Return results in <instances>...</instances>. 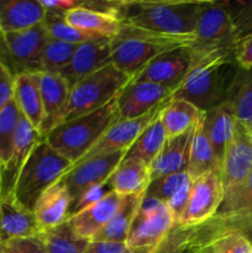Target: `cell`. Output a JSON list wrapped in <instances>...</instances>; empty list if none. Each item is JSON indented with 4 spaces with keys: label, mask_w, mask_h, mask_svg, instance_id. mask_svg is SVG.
<instances>
[{
    "label": "cell",
    "mask_w": 252,
    "mask_h": 253,
    "mask_svg": "<svg viewBox=\"0 0 252 253\" xmlns=\"http://www.w3.org/2000/svg\"><path fill=\"white\" fill-rule=\"evenodd\" d=\"M190 48V46H189ZM192 66L182 83L173 90V99H184L208 111L225 103L240 67L235 49L193 51Z\"/></svg>",
    "instance_id": "6da1fadb"
},
{
    "label": "cell",
    "mask_w": 252,
    "mask_h": 253,
    "mask_svg": "<svg viewBox=\"0 0 252 253\" xmlns=\"http://www.w3.org/2000/svg\"><path fill=\"white\" fill-rule=\"evenodd\" d=\"M204 1L155 0L119 1L116 17L121 24L155 34L194 37L198 17Z\"/></svg>",
    "instance_id": "7a4b0ae2"
},
{
    "label": "cell",
    "mask_w": 252,
    "mask_h": 253,
    "mask_svg": "<svg viewBox=\"0 0 252 253\" xmlns=\"http://www.w3.org/2000/svg\"><path fill=\"white\" fill-rule=\"evenodd\" d=\"M116 98L93 113L63 121L44 140L56 152L76 165L98 143L108 128L119 120Z\"/></svg>",
    "instance_id": "3957f363"
},
{
    "label": "cell",
    "mask_w": 252,
    "mask_h": 253,
    "mask_svg": "<svg viewBox=\"0 0 252 253\" xmlns=\"http://www.w3.org/2000/svg\"><path fill=\"white\" fill-rule=\"evenodd\" d=\"M194 37L155 34L121 24L118 36L110 40L111 63L131 79L153 58L170 49L189 47Z\"/></svg>",
    "instance_id": "277c9868"
},
{
    "label": "cell",
    "mask_w": 252,
    "mask_h": 253,
    "mask_svg": "<svg viewBox=\"0 0 252 253\" xmlns=\"http://www.w3.org/2000/svg\"><path fill=\"white\" fill-rule=\"evenodd\" d=\"M73 163L59 155L44 138L39 141L27 158L15 184L12 198L34 211L40 195L62 179Z\"/></svg>",
    "instance_id": "5b68a950"
},
{
    "label": "cell",
    "mask_w": 252,
    "mask_h": 253,
    "mask_svg": "<svg viewBox=\"0 0 252 253\" xmlns=\"http://www.w3.org/2000/svg\"><path fill=\"white\" fill-rule=\"evenodd\" d=\"M131 78L119 71L113 63L85 77L71 90L68 108L63 121L93 113L116 98Z\"/></svg>",
    "instance_id": "8992f818"
},
{
    "label": "cell",
    "mask_w": 252,
    "mask_h": 253,
    "mask_svg": "<svg viewBox=\"0 0 252 253\" xmlns=\"http://www.w3.org/2000/svg\"><path fill=\"white\" fill-rule=\"evenodd\" d=\"M47 40L43 22L22 31L0 34V62L14 77L26 72L40 73Z\"/></svg>",
    "instance_id": "52a82bcc"
},
{
    "label": "cell",
    "mask_w": 252,
    "mask_h": 253,
    "mask_svg": "<svg viewBox=\"0 0 252 253\" xmlns=\"http://www.w3.org/2000/svg\"><path fill=\"white\" fill-rule=\"evenodd\" d=\"M237 42L239 40L224 1H204L190 48L193 51L235 49Z\"/></svg>",
    "instance_id": "ba28073f"
},
{
    "label": "cell",
    "mask_w": 252,
    "mask_h": 253,
    "mask_svg": "<svg viewBox=\"0 0 252 253\" xmlns=\"http://www.w3.org/2000/svg\"><path fill=\"white\" fill-rule=\"evenodd\" d=\"M174 224V217L166 204L145 197L131 225L126 246L130 250L156 249Z\"/></svg>",
    "instance_id": "9c48e42d"
},
{
    "label": "cell",
    "mask_w": 252,
    "mask_h": 253,
    "mask_svg": "<svg viewBox=\"0 0 252 253\" xmlns=\"http://www.w3.org/2000/svg\"><path fill=\"white\" fill-rule=\"evenodd\" d=\"M224 199V184L220 170H212L192 180L187 208L178 224L195 226L216 215Z\"/></svg>",
    "instance_id": "30bf717a"
},
{
    "label": "cell",
    "mask_w": 252,
    "mask_h": 253,
    "mask_svg": "<svg viewBox=\"0 0 252 253\" xmlns=\"http://www.w3.org/2000/svg\"><path fill=\"white\" fill-rule=\"evenodd\" d=\"M125 155L126 152H116L74 165L61 179L71 194L73 200L72 204L86 190L108 184L109 178L119 163L124 160Z\"/></svg>",
    "instance_id": "8fae6325"
},
{
    "label": "cell",
    "mask_w": 252,
    "mask_h": 253,
    "mask_svg": "<svg viewBox=\"0 0 252 253\" xmlns=\"http://www.w3.org/2000/svg\"><path fill=\"white\" fill-rule=\"evenodd\" d=\"M167 101L161 104L160 106L155 108L141 118L128 119V120H120L119 119L116 123H114L108 128V131L104 133L103 137L98 141V143L76 165L84 162V161L91 160V158L100 157V156L111 155V153L116 152H126L133 145V142L137 140L141 132L147 127L148 124L160 115Z\"/></svg>",
    "instance_id": "7c38bea8"
},
{
    "label": "cell",
    "mask_w": 252,
    "mask_h": 253,
    "mask_svg": "<svg viewBox=\"0 0 252 253\" xmlns=\"http://www.w3.org/2000/svg\"><path fill=\"white\" fill-rule=\"evenodd\" d=\"M252 169V132L236 120L234 135L225 151L221 165L224 193L239 187Z\"/></svg>",
    "instance_id": "4fadbf2b"
},
{
    "label": "cell",
    "mask_w": 252,
    "mask_h": 253,
    "mask_svg": "<svg viewBox=\"0 0 252 253\" xmlns=\"http://www.w3.org/2000/svg\"><path fill=\"white\" fill-rule=\"evenodd\" d=\"M192 66V52L189 47H179L160 54L142 71L138 72L132 81L148 82L167 86L174 90L187 76Z\"/></svg>",
    "instance_id": "5bb4252c"
},
{
    "label": "cell",
    "mask_w": 252,
    "mask_h": 253,
    "mask_svg": "<svg viewBox=\"0 0 252 253\" xmlns=\"http://www.w3.org/2000/svg\"><path fill=\"white\" fill-rule=\"evenodd\" d=\"M173 89L148 82H135L130 83L121 90L116 98L118 113L120 120L141 118L166 103L172 98Z\"/></svg>",
    "instance_id": "9a60e30c"
},
{
    "label": "cell",
    "mask_w": 252,
    "mask_h": 253,
    "mask_svg": "<svg viewBox=\"0 0 252 253\" xmlns=\"http://www.w3.org/2000/svg\"><path fill=\"white\" fill-rule=\"evenodd\" d=\"M39 78L43 109V119L39 133L44 138L56 126L63 123L72 88L58 73L40 72Z\"/></svg>",
    "instance_id": "2e32d148"
},
{
    "label": "cell",
    "mask_w": 252,
    "mask_h": 253,
    "mask_svg": "<svg viewBox=\"0 0 252 253\" xmlns=\"http://www.w3.org/2000/svg\"><path fill=\"white\" fill-rule=\"evenodd\" d=\"M42 138L43 137H41L39 131L24 116H21L11 155L6 165L0 168V199H5L12 194L22 167L26 163L29 156L31 155L35 146Z\"/></svg>",
    "instance_id": "e0dca14e"
},
{
    "label": "cell",
    "mask_w": 252,
    "mask_h": 253,
    "mask_svg": "<svg viewBox=\"0 0 252 253\" xmlns=\"http://www.w3.org/2000/svg\"><path fill=\"white\" fill-rule=\"evenodd\" d=\"M111 39H99L77 46L71 62L59 72L71 88L94 72L111 63Z\"/></svg>",
    "instance_id": "ac0fdd59"
},
{
    "label": "cell",
    "mask_w": 252,
    "mask_h": 253,
    "mask_svg": "<svg viewBox=\"0 0 252 253\" xmlns=\"http://www.w3.org/2000/svg\"><path fill=\"white\" fill-rule=\"evenodd\" d=\"M215 237L216 234L209 220L195 226L175 222L153 253H212L211 245Z\"/></svg>",
    "instance_id": "d6986e66"
},
{
    "label": "cell",
    "mask_w": 252,
    "mask_h": 253,
    "mask_svg": "<svg viewBox=\"0 0 252 253\" xmlns=\"http://www.w3.org/2000/svg\"><path fill=\"white\" fill-rule=\"evenodd\" d=\"M190 187L192 179L188 172L173 173L151 180L146 189L145 197L152 198L166 204L174 217V221L178 222L187 208Z\"/></svg>",
    "instance_id": "ffe728a7"
},
{
    "label": "cell",
    "mask_w": 252,
    "mask_h": 253,
    "mask_svg": "<svg viewBox=\"0 0 252 253\" xmlns=\"http://www.w3.org/2000/svg\"><path fill=\"white\" fill-rule=\"evenodd\" d=\"M121 199H123L121 195L113 190H109L95 204L81 210L69 217L68 221L72 229L78 236L93 241L94 237L104 229V226L115 214Z\"/></svg>",
    "instance_id": "44dd1931"
},
{
    "label": "cell",
    "mask_w": 252,
    "mask_h": 253,
    "mask_svg": "<svg viewBox=\"0 0 252 253\" xmlns=\"http://www.w3.org/2000/svg\"><path fill=\"white\" fill-rule=\"evenodd\" d=\"M40 232L34 211L20 205L12 195L0 199V242L39 236Z\"/></svg>",
    "instance_id": "7402d4cb"
},
{
    "label": "cell",
    "mask_w": 252,
    "mask_h": 253,
    "mask_svg": "<svg viewBox=\"0 0 252 253\" xmlns=\"http://www.w3.org/2000/svg\"><path fill=\"white\" fill-rule=\"evenodd\" d=\"M72 202L68 189L61 180L44 190L34 208L35 217L41 231L66 222L69 219Z\"/></svg>",
    "instance_id": "603a6c76"
},
{
    "label": "cell",
    "mask_w": 252,
    "mask_h": 253,
    "mask_svg": "<svg viewBox=\"0 0 252 253\" xmlns=\"http://www.w3.org/2000/svg\"><path fill=\"white\" fill-rule=\"evenodd\" d=\"M194 128L175 137L167 138L162 150L150 166L151 180L173 173L187 172Z\"/></svg>",
    "instance_id": "cb8c5ba5"
},
{
    "label": "cell",
    "mask_w": 252,
    "mask_h": 253,
    "mask_svg": "<svg viewBox=\"0 0 252 253\" xmlns=\"http://www.w3.org/2000/svg\"><path fill=\"white\" fill-rule=\"evenodd\" d=\"M44 15L41 0H0V34L31 29L43 21Z\"/></svg>",
    "instance_id": "d4e9b609"
},
{
    "label": "cell",
    "mask_w": 252,
    "mask_h": 253,
    "mask_svg": "<svg viewBox=\"0 0 252 253\" xmlns=\"http://www.w3.org/2000/svg\"><path fill=\"white\" fill-rule=\"evenodd\" d=\"M64 19L74 29L104 39H114L121 30V21L115 15L86 7L81 1L64 14Z\"/></svg>",
    "instance_id": "484cf974"
},
{
    "label": "cell",
    "mask_w": 252,
    "mask_h": 253,
    "mask_svg": "<svg viewBox=\"0 0 252 253\" xmlns=\"http://www.w3.org/2000/svg\"><path fill=\"white\" fill-rule=\"evenodd\" d=\"M151 182L150 166L138 158H126L110 175L108 187L121 197L145 194Z\"/></svg>",
    "instance_id": "4316f807"
},
{
    "label": "cell",
    "mask_w": 252,
    "mask_h": 253,
    "mask_svg": "<svg viewBox=\"0 0 252 253\" xmlns=\"http://www.w3.org/2000/svg\"><path fill=\"white\" fill-rule=\"evenodd\" d=\"M14 101L21 115L39 131L43 119L39 73H20L15 76Z\"/></svg>",
    "instance_id": "83f0119b"
},
{
    "label": "cell",
    "mask_w": 252,
    "mask_h": 253,
    "mask_svg": "<svg viewBox=\"0 0 252 253\" xmlns=\"http://www.w3.org/2000/svg\"><path fill=\"white\" fill-rule=\"evenodd\" d=\"M205 111L184 99L170 98L163 106L160 119L166 130L167 138L187 132L203 120Z\"/></svg>",
    "instance_id": "f1b7e54d"
},
{
    "label": "cell",
    "mask_w": 252,
    "mask_h": 253,
    "mask_svg": "<svg viewBox=\"0 0 252 253\" xmlns=\"http://www.w3.org/2000/svg\"><path fill=\"white\" fill-rule=\"evenodd\" d=\"M143 198H145V194L123 197L115 214L104 226V229L94 237L93 241L126 244L131 225L135 220Z\"/></svg>",
    "instance_id": "f546056e"
},
{
    "label": "cell",
    "mask_w": 252,
    "mask_h": 253,
    "mask_svg": "<svg viewBox=\"0 0 252 253\" xmlns=\"http://www.w3.org/2000/svg\"><path fill=\"white\" fill-rule=\"evenodd\" d=\"M235 125H236V119L225 104L205 111L203 127L217 157L221 161V165L225 151L234 135Z\"/></svg>",
    "instance_id": "4dcf8cb0"
},
{
    "label": "cell",
    "mask_w": 252,
    "mask_h": 253,
    "mask_svg": "<svg viewBox=\"0 0 252 253\" xmlns=\"http://www.w3.org/2000/svg\"><path fill=\"white\" fill-rule=\"evenodd\" d=\"M212 170L221 172V161L219 160L211 142L205 133L202 120L195 125L193 133L187 172L190 179L194 180Z\"/></svg>",
    "instance_id": "1f68e13d"
},
{
    "label": "cell",
    "mask_w": 252,
    "mask_h": 253,
    "mask_svg": "<svg viewBox=\"0 0 252 253\" xmlns=\"http://www.w3.org/2000/svg\"><path fill=\"white\" fill-rule=\"evenodd\" d=\"M224 104L237 121L246 126L252 123V67L239 69Z\"/></svg>",
    "instance_id": "d6a6232c"
},
{
    "label": "cell",
    "mask_w": 252,
    "mask_h": 253,
    "mask_svg": "<svg viewBox=\"0 0 252 253\" xmlns=\"http://www.w3.org/2000/svg\"><path fill=\"white\" fill-rule=\"evenodd\" d=\"M167 140L166 130L161 121L160 115L148 124L147 127L141 132L133 145L126 151V158H138L146 165L151 166L158 153L162 150Z\"/></svg>",
    "instance_id": "836d02e7"
},
{
    "label": "cell",
    "mask_w": 252,
    "mask_h": 253,
    "mask_svg": "<svg viewBox=\"0 0 252 253\" xmlns=\"http://www.w3.org/2000/svg\"><path fill=\"white\" fill-rule=\"evenodd\" d=\"M46 253H84L90 241L78 236L67 220L63 224L40 232Z\"/></svg>",
    "instance_id": "e575fe53"
},
{
    "label": "cell",
    "mask_w": 252,
    "mask_h": 253,
    "mask_svg": "<svg viewBox=\"0 0 252 253\" xmlns=\"http://www.w3.org/2000/svg\"><path fill=\"white\" fill-rule=\"evenodd\" d=\"M43 25L46 27L47 35L49 39L58 40V41L67 42V43L81 44L84 42L94 41V40L104 39V37L94 36V35L85 34L79 30L74 29L73 26L68 24L64 19V14L54 11H47L44 15Z\"/></svg>",
    "instance_id": "d590c367"
},
{
    "label": "cell",
    "mask_w": 252,
    "mask_h": 253,
    "mask_svg": "<svg viewBox=\"0 0 252 253\" xmlns=\"http://www.w3.org/2000/svg\"><path fill=\"white\" fill-rule=\"evenodd\" d=\"M21 116V113L14 100L0 111V168L6 165L11 155Z\"/></svg>",
    "instance_id": "8d00e7d4"
},
{
    "label": "cell",
    "mask_w": 252,
    "mask_h": 253,
    "mask_svg": "<svg viewBox=\"0 0 252 253\" xmlns=\"http://www.w3.org/2000/svg\"><path fill=\"white\" fill-rule=\"evenodd\" d=\"M252 214V169L239 187L224 193V199L216 215Z\"/></svg>",
    "instance_id": "74e56055"
},
{
    "label": "cell",
    "mask_w": 252,
    "mask_h": 253,
    "mask_svg": "<svg viewBox=\"0 0 252 253\" xmlns=\"http://www.w3.org/2000/svg\"><path fill=\"white\" fill-rule=\"evenodd\" d=\"M77 46L78 44L67 43V42L48 37L43 48V53H42L41 72L59 73L71 62Z\"/></svg>",
    "instance_id": "f35d334b"
},
{
    "label": "cell",
    "mask_w": 252,
    "mask_h": 253,
    "mask_svg": "<svg viewBox=\"0 0 252 253\" xmlns=\"http://www.w3.org/2000/svg\"><path fill=\"white\" fill-rule=\"evenodd\" d=\"M209 222L216 236L225 232H237L252 245V214L215 215Z\"/></svg>",
    "instance_id": "ab89813d"
},
{
    "label": "cell",
    "mask_w": 252,
    "mask_h": 253,
    "mask_svg": "<svg viewBox=\"0 0 252 253\" xmlns=\"http://www.w3.org/2000/svg\"><path fill=\"white\" fill-rule=\"evenodd\" d=\"M224 4L231 17L237 40L240 41L245 36L252 34V0H227Z\"/></svg>",
    "instance_id": "60d3db41"
},
{
    "label": "cell",
    "mask_w": 252,
    "mask_h": 253,
    "mask_svg": "<svg viewBox=\"0 0 252 253\" xmlns=\"http://www.w3.org/2000/svg\"><path fill=\"white\" fill-rule=\"evenodd\" d=\"M212 253H252V245L237 232H225L214 239Z\"/></svg>",
    "instance_id": "b9f144b4"
},
{
    "label": "cell",
    "mask_w": 252,
    "mask_h": 253,
    "mask_svg": "<svg viewBox=\"0 0 252 253\" xmlns=\"http://www.w3.org/2000/svg\"><path fill=\"white\" fill-rule=\"evenodd\" d=\"M4 253H46L41 237H22L6 242V250Z\"/></svg>",
    "instance_id": "7bdbcfd3"
},
{
    "label": "cell",
    "mask_w": 252,
    "mask_h": 253,
    "mask_svg": "<svg viewBox=\"0 0 252 253\" xmlns=\"http://www.w3.org/2000/svg\"><path fill=\"white\" fill-rule=\"evenodd\" d=\"M15 77L0 62V111L14 100Z\"/></svg>",
    "instance_id": "ee69618b"
},
{
    "label": "cell",
    "mask_w": 252,
    "mask_h": 253,
    "mask_svg": "<svg viewBox=\"0 0 252 253\" xmlns=\"http://www.w3.org/2000/svg\"><path fill=\"white\" fill-rule=\"evenodd\" d=\"M235 61L242 69H250L252 67V34L240 40L235 47Z\"/></svg>",
    "instance_id": "f6af8a7d"
},
{
    "label": "cell",
    "mask_w": 252,
    "mask_h": 253,
    "mask_svg": "<svg viewBox=\"0 0 252 253\" xmlns=\"http://www.w3.org/2000/svg\"><path fill=\"white\" fill-rule=\"evenodd\" d=\"M128 247L126 244L119 242H103V241H90L84 253H126Z\"/></svg>",
    "instance_id": "bcb514c9"
},
{
    "label": "cell",
    "mask_w": 252,
    "mask_h": 253,
    "mask_svg": "<svg viewBox=\"0 0 252 253\" xmlns=\"http://www.w3.org/2000/svg\"><path fill=\"white\" fill-rule=\"evenodd\" d=\"M78 2V0H41V4L44 10L61 12V14H66L68 10L76 7Z\"/></svg>",
    "instance_id": "7dc6e473"
},
{
    "label": "cell",
    "mask_w": 252,
    "mask_h": 253,
    "mask_svg": "<svg viewBox=\"0 0 252 253\" xmlns=\"http://www.w3.org/2000/svg\"><path fill=\"white\" fill-rule=\"evenodd\" d=\"M155 249H138V250H130L126 253H153Z\"/></svg>",
    "instance_id": "c3c4849f"
},
{
    "label": "cell",
    "mask_w": 252,
    "mask_h": 253,
    "mask_svg": "<svg viewBox=\"0 0 252 253\" xmlns=\"http://www.w3.org/2000/svg\"><path fill=\"white\" fill-rule=\"evenodd\" d=\"M6 250V242H0V253H4Z\"/></svg>",
    "instance_id": "681fc988"
},
{
    "label": "cell",
    "mask_w": 252,
    "mask_h": 253,
    "mask_svg": "<svg viewBox=\"0 0 252 253\" xmlns=\"http://www.w3.org/2000/svg\"><path fill=\"white\" fill-rule=\"evenodd\" d=\"M247 127H249V130L251 131V132H252V123L250 124V125H247Z\"/></svg>",
    "instance_id": "f907efd6"
}]
</instances>
